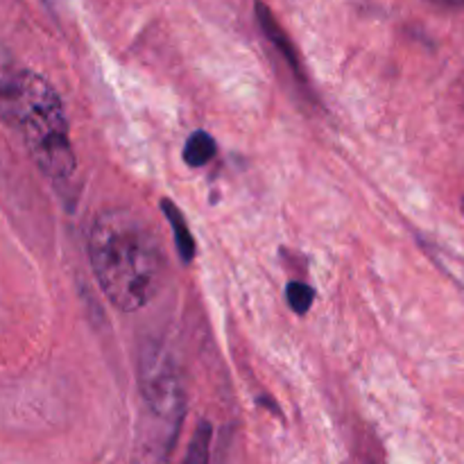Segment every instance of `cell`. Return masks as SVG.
I'll list each match as a JSON object with an SVG mask.
<instances>
[{"label":"cell","mask_w":464,"mask_h":464,"mask_svg":"<svg viewBox=\"0 0 464 464\" xmlns=\"http://www.w3.org/2000/svg\"><path fill=\"white\" fill-rule=\"evenodd\" d=\"M181 464H211V424L199 421Z\"/></svg>","instance_id":"7"},{"label":"cell","mask_w":464,"mask_h":464,"mask_svg":"<svg viewBox=\"0 0 464 464\" xmlns=\"http://www.w3.org/2000/svg\"><path fill=\"white\" fill-rule=\"evenodd\" d=\"M218 152V145L213 140V136L208 131L198 130L188 136L184 145V161L193 168H202L216 157Z\"/></svg>","instance_id":"6"},{"label":"cell","mask_w":464,"mask_h":464,"mask_svg":"<svg viewBox=\"0 0 464 464\" xmlns=\"http://www.w3.org/2000/svg\"><path fill=\"white\" fill-rule=\"evenodd\" d=\"M0 121L21 136L54 190L66 202H75L80 177L62 98L45 77L21 66L5 45H0Z\"/></svg>","instance_id":"1"},{"label":"cell","mask_w":464,"mask_h":464,"mask_svg":"<svg viewBox=\"0 0 464 464\" xmlns=\"http://www.w3.org/2000/svg\"><path fill=\"white\" fill-rule=\"evenodd\" d=\"M93 275L109 302L125 313L140 311L159 293L163 254L152 227L130 208H107L89 231Z\"/></svg>","instance_id":"2"},{"label":"cell","mask_w":464,"mask_h":464,"mask_svg":"<svg viewBox=\"0 0 464 464\" xmlns=\"http://www.w3.org/2000/svg\"><path fill=\"white\" fill-rule=\"evenodd\" d=\"M429 3L438 5V7H444V9H462L464 7V0H429Z\"/></svg>","instance_id":"9"},{"label":"cell","mask_w":464,"mask_h":464,"mask_svg":"<svg viewBox=\"0 0 464 464\" xmlns=\"http://www.w3.org/2000/svg\"><path fill=\"white\" fill-rule=\"evenodd\" d=\"M161 208L172 227V236H175V245H177V252H179V258L188 266V263L195 258V238L188 229V222H186L184 213H181L170 199H163Z\"/></svg>","instance_id":"5"},{"label":"cell","mask_w":464,"mask_h":464,"mask_svg":"<svg viewBox=\"0 0 464 464\" xmlns=\"http://www.w3.org/2000/svg\"><path fill=\"white\" fill-rule=\"evenodd\" d=\"M256 18H258V25H261L263 34L267 36V41H270V44L279 50L281 57H284L285 62H288V66L299 75V72H302V62H299L297 48H295V44L290 41V36L285 34L284 27L279 25V21H276L275 14L270 12V7H266L263 3H256Z\"/></svg>","instance_id":"4"},{"label":"cell","mask_w":464,"mask_h":464,"mask_svg":"<svg viewBox=\"0 0 464 464\" xmlns=\"http://www.w3.org/2000/svg\"><path fill=\"white\" fill-rule=\"evenodd\" d=\"M462 208H464V199H462Z\"/></svg>","instance_id":"10"},{"label":"cell","mask_w":464,"mask_h":464,"mask_svg":"<svg viewBox=\"0 0 464 464\" xmlns=\"http://www.w3.org/2000/svg\"><path fill=\"white\" fill-rule=\"evenodd\" d=\"M139 385L148 411L172 435L184 417V381L179 367L166 347L157 343L145 344L139 361Z\"/></svg>","instance_id":"3"},{"label":"cell","mask_w":464,"mask_h":464,"mask_svg":"<svg viewBox=\"0 0 464 464\" xmlns=\"http://www.w3.org/2000/svg\"><path fill=\"white\" fill-rule=\"evenodd\" d=\"M285 299H288L290 308H293L297 315H304V313H308V308H311L313 299H315V290L308 284H304V281H290V284L285 285Z\"/></svg>","instance_id":"8"}]
</instances>
